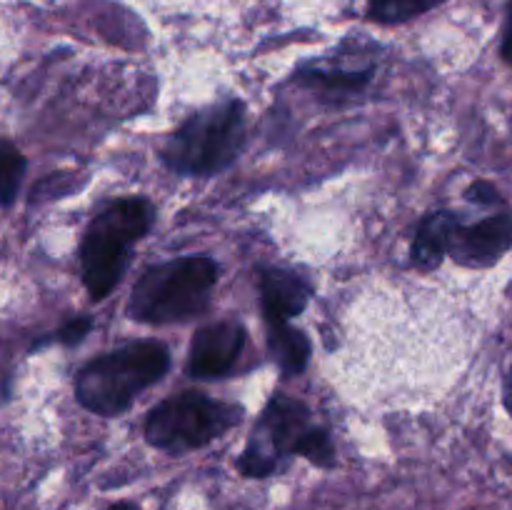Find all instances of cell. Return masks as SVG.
Instances as JSON below:
<instances>
[{
    "label": "cell",
    "mask_w": 512,
    "mask_h": 510,
    "mask_svg": "<svg viewBox=\"0 0 512 510\" xmlns=\"http://www.w3.org/2000/svg\"><path fill=\"white\" fill-rule=\"evenodd\" d=\"M168 368L170 353L163 343H128L83 365L75 378V395L85 410L113 418L128 410L143 390L163 380Z\"/></svg>",
    "instance_id": "1"
},
{
    "label": "cell",
    "mask_w": 512,
    "mask_h": 510,
    "mask_svg": "<svg viewBox=\"0 0 512 510\" xmlns=\"http://www.w3.org/2000/svg\"><path fill=\"white\" fill-rule=\"evenodd\" d=\"M155 208L145 198H123L100 210L80 243V268L90 298L103 300L123 280L130 250L150 233Z\"/></svg>",
    "instance_id": "2"
},
{
    "label": "cell",
    "mask_w": 512,
    "mask_h": 510,
    "mask_svg": "<svg viewBox=\"0 0 512 510\" xmlns=\"http://www.w3.org/2000/svg\"><path fill=\"white\" fill-rule=\"evenodd\" d=\"M218 273V263L208 255H185L153 265L133 285L130 318L155 325L195 318L208 308Z\"/></svg>",
    "instance_id": "3"
},
{
    "label": "cell",
    "mask_w": 512,
    "mask_h": 510,
    "mask_svg": "<svg viewBox=\"0 0 512 510\" xmlns=\"http://www.w3.org/2000/svg\"><path fill=\"white\" fill-rule=\"evenodd\" d=\"M245 143V105H210L190 115L160 148V158L178 175H215L238 160Z\"/></svg>",
    "instance_id": "4"
},
{
    "label": "cell",
    "mask_w": 512,
    "mask_h": 510,
    "mask_svg": "<svg viewBox=\"0 0 512 510\" xmlns=\"http://www.w3.org/2000/svg\"><path fill=\"white\" fill-rule=\"evenodd\" d=\"M238 405L220 403L200 390L170 395L150 410L145 438L165 453H188L203 448L240 423Z\"/></svg>",
    "instance_id": "5"
},
{
    "label": "cell",
    "mask_w": 512,
    "mask_h": 510,
    "mask_svg": "<svg viewBox=\"0 0 512 510\" xmlns=\"http://www.w3.org/2000/svg\"><path fill=\"white\" fill-rule=\"evenodd\" d=\"M310 428V410L300 400L275 393L265 405L258 425L238 460L240 473L248 478H268L285 458L298 455L300 440Z\"/></svg>",
    "instance_id": "6"
},
{
    "label": "cell",
    "mask_w": 512,
    "mask_h": 510,
    "mask_svg": "<svg viewBox=\"0 0 512 510\" xmlns=\"http://www.w3.org/2000/svg\"><path fill=\"white\" fill-rule=\"evenodd\" d=\"M512 248V213L465 225L455 215L448 230V255L465 268H488Z\"/></svg>",
    "instance_id": "7"
},
{
    "label": "cell",
    "mask_w": 512,
    "mask_h": 510,
    "mask_svg": "<svg viewBox=\"0 0 512 510\" xmlns=\"http://www.w3.org/2000/svg\"><path fill=\"white\" fill-rule=\"evenodd\" d=\"M245 348V328L235 320L210 323L195 333L188 355V375L223 378L238 363Z\"/></svg>",
    "instance_id": "8"
},
{
    "label": "cell",
    "mask_w": 512,
    "mask_h": 510,
    "mask_svg": "<svg viewBox=\"0 0 512 510\" xmlns=\"http://www.w3.org/2000/svg\"><path fill=\"white\" fill-rule=\"evenodd\" d=\"M313 288L303 275L285 268H263L260 270V308H263L265 323H288L290 318L308 308Z\"/></svg>",
    "instance_id": "9"
},
{
    "label": "cell",
    "mask_w": 512,
    "mask_h": 510,
    "mask_svg": "<svg viewBox=\"0 0 512 510\" xmlns=\"http://www.w3.org/2000/svg\"><path fill=\"white\" fill-rule=\"evenodd\" d=\"M453 218L455 213H450V210H438L420 223L413 248H410L413 263L420 270H435L443 263L445 253H448V230Z\"/></svg>",
    "instance_id": "10"
},
{
    "label": "cell",
    "mask_w": 512,
    "mask_h": 510,
    "mask_svg": "<svg viewBox=\"0 0 512 510\" xmlns=\"http://www.w3.org/2000/svg\"><path fill=\"white\" fill-rule=\"evenodd\" d=\"M268 345L283 375H300L310 360V340L290 323L268 325Z\"/></svg>",
    "instance_id": "11"
},
{
    "label": "cell",
    "mask_w": 512,
    "mask_h": 510,
    "mask_svg": "<svg viewBox=\"0 0 512 510\" xmlns=\"http://www.w3.org/2000/svg\"><path fill=\"white\" fill-rule=\"evenodd\" d=\"M440 3H445V0H370L368 18L383 25L405 23V20H413L428 10L438 8Z\"/></svg>",
    "instance_id": "12"
},
{
    "label": "cell",
    "mask_w": 512,
    "mask_h": 510,
    "mask_svg": "<svg viewBox=\"0 0 512 510\" xmlns=\"http://www.w3.org/2000/svg\"><path fill=\"white\" fill-rule=\"evenodd\" d=\"M298 75L300 80H305V83L310 85H323V88L328 90H340V93L345 90V93H348V90H360L368 83L370 75H373V65H368V68L363 70H323L320 65H310V68L300 70Z\"/></svg>",
    "instance_id": "13"
},
{
    "label": "cell",
    "mask_w": 512,
    "mask_h": 510,
    "mask_svg": "<svg viewBox=\"0 0 512 510\" xmlns=\"http://www.w3.org/2000/svg\"><path fill=\"white\" fill-rule=\"evenodd\" d=\"M25 158L10 143L0 140V205H10L18 195Z\"/></svg>",
    "instance_id": "14"
},
{
    "label": "cell",
    "mask_w": 512,
    "mask_h": 510,
    "mask_svg": "<svg viewBox=\"0 0 512 510\" xmlns=\"http://www.w3.org/2000/svg\"><path fill=\"white\" fill-rule=\"evenodd\" d=\"M298 455L308 458L313 465H320V468H333L335 448H333V440H330L328 430L310 425L308 433H305L303 440H300Z\"/></svg>",
    "instance_id": "15"
},
{
    "label": "cell",
    "mask_w": 512,
    "mask_h": 510,
    "mask_svg": "<svg viewBox=\"0 0 512 510\" xmlns=\"http://www.w3.org/2000/svg\"><path fill=\"white\" fill-rule=\"evenodd\" d=\"M90 328H93V320L75 318V320H70V323H65L58 333H53V340H58V343H65V345H78L80 340L88 335Z\"/></svg>",
    "instance_id": "16"
},
{
    "label": "cell",
    "mask_w": 512,
    "mask_h": 510,
    "mask_svg": "<svg viewBox=\"0 0 512 510\" xmlns=\"http://www.w3.org/2000/svg\"><path fill=\"white\" fill-rule=\"evenodd\" d=\"M465 198H468L470 203L478 205H503V195H500L498 188H495L493 183H488V180H478V183L470 185V188L465 190Z\"/></svg>",
    "instance_id": "17"
},
{
    "label": "cell",
    "mask_w": 512,
    "mask_h": 510,
    "mask_svg": "<svg viewBox=\"0 0 512 510\" xmlns=\"http://www.w3.org/2000/svg\"><path fill=\"white\" fill-rule=\"evenodd\" d=\"M500 53H503L505 63H512V5L508 13V23H505V33H503V45H500Z\"/></svg>",
    "instance_id": "18"
},
{
    "label": "cell",
    "mask_w": 512,
    "mask_h": 510,
    "mask_svg": "<svg viewBox=\"0 0 512 510\" xmlns=\"http://www.w3.org/2000/svg\"><path fill=\"white\" fill-rule=\"evenodd\" d=\"M108 510H140V508L135 503H115V505H110Z\"/></svg>",
    "instance_id": "19"
}]
</instances>
